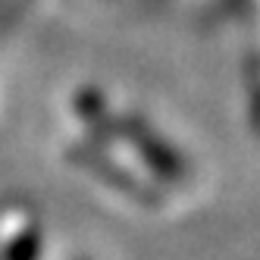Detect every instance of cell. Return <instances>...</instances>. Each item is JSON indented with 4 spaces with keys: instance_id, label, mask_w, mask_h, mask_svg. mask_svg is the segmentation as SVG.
Instances as JSON below:
<instances>
[]
</instances>
